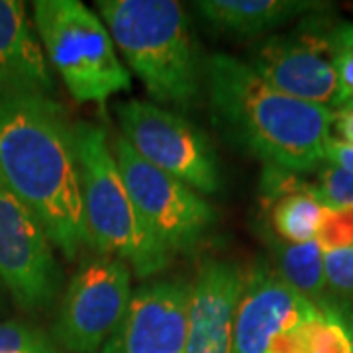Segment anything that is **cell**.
<instances>
[{
	"instance_id": "obj_22",
	"label": "cell",
	"mask_w": 353,
	"mask_h": 353,
	"mask_svg": "<svg viewBox=\"0 0 353 353\" xmlns=\"http://www.w3.org/2000/svg\"><path fill=\"white\" fill-rule=\"evenodd\" d=\"M330 138L353 145V102H345L332 110Z\"/></svg>"
},
{
	"instance_id": "obj_7",
	"label": "cell",
	"mask_w": 353,
	"mask_h": 353,
	"mask_svg": "<svg viewBox=\"0 0 353 353\" xmlns=\"http://www.w3.org/2000/svg\"><path fill=\"white\" fill-rule=\"evenodd\" d=\"M112 152L143 224L173 255L194 252L214 226L212 204L189 185L141 159L122 136L114 138Z\"/></svg>"
},
{
	"instance_id": "obj_11",
	"label": "cell",
	"mask_w": 353,
	"mask_h": 353,
	"mask_svg": "<svg viewBox=\"0 0 353 353\" xmlns=\"http://www.w3.org/2000/svg\"><path fill=\"white\" fill-rule=\"evenodd\" d=\"M192 283L157 279L134 290L101 353H187Z\"/></svg>"
},
{
	"instance_id": "obj_15",
	"label": "cell",
	"mask_w": 353,
	"mask_h": 353,
	"mask_svg": "<svg viewBox=\"0 0 353 353\" xmlns=\"http://www.w3.org/2000/svg\"><path fill=\"white\" fill-rule=\"evenodd\" d=\"M194 8L216 32L253 38L306 14L324 10L326 4L310 0H199Z\"/></svg>"
},
{
	"instance_id": "obj_20",
	"label": "cell",
	"mask_w": 353,
	"mask_h": 353,
	"mask_svg": "<svg viewBox=\"0 0 353 353\" xmlns=\"http://www.w3.org/2000/svg\"><path fill=\"white\" fill-rule=\"evenodd\" d=\"M314 189L330 208H353V173L324 163L318 169Z\"/></svg>"
},
{
	"instance_id": "obj_10",
	"label": "cell",
	"mask_w": 353,
	"mask_h": 353,
	"mask_svg": "<svg viewBox=\"0 0 353 353\" xmlns=\"http://www.w3.org/2000/svg\"><path fill=\"white\" fill-rule=\"evenodd\" d=\"M0 283L24 312H48L63 290V269L38 218L0 183Z\"/></svg>"
},
{
	"instance_id": "obj_19",
	"label": "cell",
	"mask_w": 353,
	"mask_h": 353,
	"mask_svg": "<svg viewBox=\"0 0 353 353\" xmlns=\"http://www.w3.org/2000/svg\"><path fill=\"white\" fill-rule=\"evenodd\" d=\"M332 57L341 106L353 102V22L336 20L332 28Z\"/></svg>"
},
{
	"instance_id": "obj_16",
	"label": "cell",
	"mask_w": 353,
	"mask_h": 353,
	"mask_svg": "<svg viewBox=\"0 0 353 353\" xmlns=\"http://www.w3.org/2000/svg\"><path fill=\"white\" fill-rule=\"evenodd\" d=\"M265 241L273 257V269L290 289L314 304L316 308L326 310L340 303L332 294L324 277V252L316 240L306 243H290L281 240L273 232H265Z\"/></svg>"
},
{
	"instance_id": "obj_23",
	"label": "cell",
	"mask_w": 353,
	"mask_h": 353,
	"mask_svg": "<svg viewBox=\"0 0 353 353\" xmlns=\"http://www.w3.org/2000/svg\"><path fill=\"white\" fill-rule=\"evenodd\" d=\"M324 163L338 167L341 171L353 173V145L352 143H341L336 139L330 138L326 143V155H324Z\"/></svg>"
},
{
	"instance_id": "obj_3",
	"label": "cell",
	"mask_w": 353,
	"mask_h": 353,
	"mask_svg": "<svg viewBox=\"0 0 353 353\" xmlns=\"http://www.w3.org/2000/svg\"><path fill=\"white\" fill-rule=\"evenodd\" d=\"M99 16L153 101L190 110L202 92V63L190 20L175 0H99Z\"/></svg>"
},
{
	"instance_id": "obj_4",
	"label": "cell",
	"mask_w": 353,
	"mask_h": 353,
	"mask_svg": "<svg viewBox=\"0 0 353 353\" xmlns=\"http://www.w3.org/2000/svg\"><path fill=\"white\" fill-rule=\"evenodd\" d=\"M87 245L97 255L118 257L139 279L165 271L173 253L139 218L118 171L106 132L90 122L73 124Z\"/></svg>"
},
{
	"instance_id": "obj_9",
	"label": "cell",
	"mask_w": 353,
	"mask_h": 353,
	"mask_svg": "<svg viewBox=\"0 0 353 353\" xmlns=\"http://www.w3.org/2000/svg\"><path fill=\"white\" fill-rule=\"evenodd\" d=\"M132 269L110 255L83 259L53 324V341L69 353H101L132 301Z\"/></svg>"
},
{
	"instance_id": "obj_17",
	"label": "cell",
	"mask_w": 353,
	"mask_h": 353,
	"mask_svg": "<svg viewBox=\"0 0 353 353\" xmlns=\"http://www.w3.org/2000/svg\"><path fill=\"white\" fill-rule=\"evenodd\" d=\"M271 232L290 243L316 240L326 204L320 201L314 183H304L301 189L290 190L269 202Z\"/></svg>"
},
{
	"instance_id": "obj_12",
	"label": "cell",
	"mask_w": 353,
	"mask_h": 353,
	"mask_svg": "<svg viewBox=\"0 0 353 353\" xmlns=\"http://www.w3.org/2000/svg\"><path fill=\"white\" fill-rule=\"evenodd\" d=\"M318 312L314 304L292 290L269 263H255L245 273L236 310V353H267L279 334Z\"/></svg>"
},
{
	"instance_id": "obj_6",
	"label": "cell",
	"mask_w": 353,
	"mask_h": 353,
	"mask_svg": "<svg viewBox=\"0 0 353 353\" xmlns=\"http://www.w3.org/2000/svg\"><path fill=\"white\" fill-rule=\"evenodd\" d=\"M120 136L153 167L175 176L201 194H216L224 185L222 163L208 136L187 118L155 102L116 104Z\"/></svg>"
},
{
	"instance_id": "obj_18",
	"label": "cell",
	"mask_w": 353,
	"mask_h": 353,
	"mask_svg": "<svg viewBox=\"0 0 353 353\" xmlns=\"http://www.w3.org/2000/svg\"><path fill=\"white\" fill-rule=\"evenodd\" d=\"M0 353H61V347L32 324L0 322Z\"/></svg>"
},
{
	"instance_id": "obj_5",
	"label": "cell",
	"mask_w": 353,
	"mask_h": 353,
	"mask_svg": "<svg viewBox=\"0 0 353 353\" xmlns=\"http://www.w3.org/2000/svg\"><path fill=\"white\" fill-rule=\"evenodd\" d=\"M32 20L50 67L77 102H106L132 88L108 28L79 0H36Z\"/></svg>"
},
{
	"instance_id": "obj_1",
	"label": "cell",
	"mask_w": 353,
	"mask_h": 353,
	"mask_svg": "<svg viewBox=\"0 0 353 353\" xmlns=\"http://www.w3.org/2000/svg\"><path fill=\"white\" fill-rule=\"evenodd\" d=\"M0 183L73 261L87 245L73 124L43 94L0 97Z\"/></svg>"
},
{
	"instance_id": "obj_21",
	"label": "cell",
	"mask_w": 353,
	"mask_h": 353,
	"mask_svg": "<svg viewBox=\"0 0 353 353\" xmlns=\"http://www.w3.org/2000/svg\"><path fill=\"white\" fill-rule=\"evenodd\" d=\"M324 277L332 294L353 303V245L324 252Z\"/></svg>"
},
{
	"instance_id": "obj_14",
	"label": "cell",
	"mask_w": 353,
	"mask_h": 353,
	"mask_svg": "<svg viewBox=\"0 0 353 353\" xmlns=\"http://www.w3.org/2000/svg\"><path fill=\"white\" fill-rule=\"evenodd\" d=\"M6 94H55L53 71L20 0H0V97Z\"/></svg>"
},
{
	"instance_id": "obj_24",
	"label": "cell",
	"mask_w": 353,
	"mask_h": 353,
	"mask_svg": "<svg viewBox=\"0 0 353 353\" xmlns=\"http://www.w3.org/2000/svg\"><path fill=\"white\" fill-rule=\"evenodd\" d=\"M0 289H4V287H2V283H0Z\"/></svg>"
},
{
	"instance_id": "obj_13",
	"label": "cell",
	"mask_w": 353,
	"mask_h": 353,
	"mask_svg": "<svg viewBox=\"0 0 353 353\" xmlns=\"http://www.w3.org/2000/svg\"><path fill=\"white\" fill-rule=\"evenodd\" d=\"M245 273L240 265L206 259L190 287L187 353H236L234 326Z\"/></svg>"
},
{
	"instance_id": "obj_2",
	"label": "cell",
	"mask_w": 353,
	"mask_h": 353,
	"mask_svg": "<svg viewBox=\"0 0 353 353\" xmlns=\"http://www.w3.org/2000/svg\"><path fill=\"white\" fill-rule=\"evenodd\" d=\"M202 90L216 126L263 165L299 175L324 165L330 108L281 92L228 53L202 61Z\"/></svg>"
},
{
	"instance_id": "obj_8",
	"label": "cell",
	"mask_w": 353,
	"mask_h": 353,
	"mask_svg": "<svg viewBox=\"0 0 353 353\" xmlns=\"http://www.w3.org/2000/svg\"><path fill=\"white\" fill-rule=\"evenodd\" d=\"M326 10L306 14L292 32L259 41L245 63L267 85L292 99L336 110L340 106L332 57V28L336 20L326 16Z\"/></svg>"
}]
</instances>
